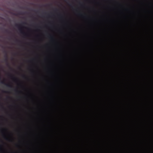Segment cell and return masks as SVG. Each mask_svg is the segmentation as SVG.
Wrapping results in <instances>:
<instances>
[{"instance_id": "1", "label": "cell", "mask_w": 153, "mask_h": 153, "mask_svg": "<svg viewBox=\"0 0 153 153\" xmlns=\"http://www.w3.org/2000/svg\"><path fill=\"white\" fill-rule=\"evenodd\" d=\"M19 30L24 37L30 39L38 42V41H43L44 38V34L40 30L37 29H33L19 25Z\"/></svg>"}]
</instances>
